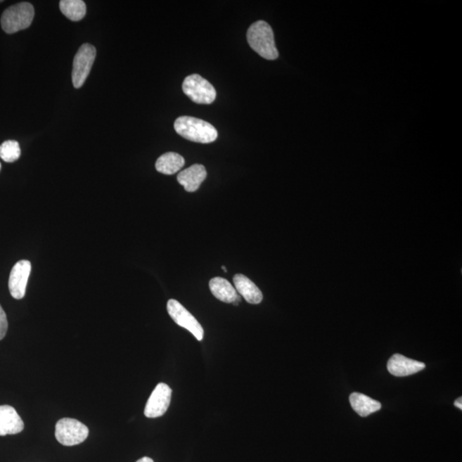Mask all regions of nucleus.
I'll return each mask as SVG.
<instances>
[{
  "label": "nucleus",
  "instance_id": "obj_1",
  "mask_svg": "<svg viewBox=\"0 0 462 462\" xmlns=\"http://www.w3.org/2000/svg\"><path fill=\"white\" fill-rule=\"evenodd\" d=\"M174 129L185 139L198 143H212L218 138V130L208 122L199 118L184 116L177 118Z\"/></svg>",
  "mask_w": 462,
  "mask_h": 462
},
{
  "label": "nucleus",
  "instance_id": "obj_2",
  "mask_svg": "<svg viewBox=\"0 0 462 462\" xmlns=\"http://www.w3.org/2000/svg\"><path fill=\"white\" fill-rule=\"evenodd\" d=\"M247 38L248 44L257 53L267 60H275L278 58L274 30L267 22L258 21L250 27Z\"/></svg>",
  "mask_w": 462,
  "mask_h": 462
},
{
  "label": "nucleus",
  "instance_id": "obj_3",
  "mask_svg": "<svg viewBox=\"0 0 462 462\" xmlns=\"http://www.w3.org/2000/svg\"><path fill=\"white\" fill-rule=\"evenodd\" d=\"M34 18V8L32 4L29 2L15 4L4 11L1 27L6 33L15 34L30 27Z\"/></svg>",
  "mask_w": 462,
  "mask_h": 462
},
{
  "label": "nucleus",
  "instance_id": "obj_4",
  "mask_svg": "<svg viewBox=\"0 0 462 462\" xmlns=\"http://www.w3.org/2000/svg\"><path fill=\"white\" fill-rule=\"evenodd\" d=\"M89 430L75 418H64L58 421L55 428V437L58 443L65 446L78 445L88 438Z\"/></svg>",
  "mask_w": 462,
  "mask_h": 462
},
{
  "label": "nucleus",
  "instance_id": "obj_5",
  "mask_svg": "<svg viewBox=\"0 0 462 462\" xmlns=\"http://www.w3.org/2000/svg\"><path fill=\"white\" fill-rule=\"evenodd\" d=\"M183 90L196 104L210 105L216 100L217 92L214 86L198 74H193L185 78Z\"/></svg>",
  "mask_w": 462,
  "mask_h": 462
},
{
  "label": "nucleus",
  "instance_id": "obj_6",
  "mask_svg": "<svg viewBox=\"0 0 462 462\" xmlns=\"http://www.w3.org/2000/svg\"><path fill=\"white\" fill-rule=\"evenodd\" d=\"M96 58V49L93 45L85 43L79 49L74 58L72 75H71L75 88L80 89L84 84Z\"/></svg>",
  "mask_w": 462,
  "mask_h": 462
},
{
  "label": "nucleus",
  "instance_id": "obj_7",
  "mask_svg": "<svg viewBox=\"0 0 462 462\" xmlns=\"http://www.w3.org/2000/svg\"><path fill=\"white\" fill-rule=\"evenodd\" d=\"M167 311L174 322L184 328L195 335L198 341L204 338V330L200 323L179 302L176 300H169Z\"/></svg>",
  "mask_w": 462,
  "mask_h": 462
},
{
  "label": "nucleus",
  "instance_id": "obj_8",
  "mask_svg": "<svg viewBox=\"0 0 462 462\" xmlns=\"http://www.w3.org/2000/svg\"><path fill=\"white\" fill-rule=\"evenodd\" d=\"M172 390L167 385L160 383L153 390L144 410L148 418L163 416L171 404Z\"/></svg>",
  "mask_w": 462,
  "mask_h": 462
},
{
  "label": "nucleus",
  "instance_id": "obj_9",
  "mask_svg": "<svg viewBox=\"0 0 462 462\" xmlns=\"http://www.w3.org/2000/svg\"><path fill=\"white\" fill-rule=\"evenodd\" d=\"M31 268L32 267L29 260L23 259L15 263L11 270L9 278V290L14 299L21 300L25 297Z\"/></svg>",
  "mask_w": 462,
  "mask_h": 462
},
{
  "label": "nucleus",
  "instance_id": "obj_10",
  "mask_svg": "<svg viewBox=\"0 0 462 462\" xmlns=\"http://www.w3.org/2000/svg\"><path fill=\"white\" fill-rule=\"evenodd\" d=\"M425 367L423 362L414 361L399 354H394L387 364L389 373L396 377L410 376L421 372Z\"/></svg>",
  "mask_w": 462,
  "mask_h": 462
},
{
  "label": "nucleus",
  "instance_id": "obj_11",
  "mask_svg": "<svg viewBox=\"0 0 462 462\" xmlns=\"http://www.w3.org/2000/svg\"><path fill=\"white\" fill-rule=\"evenodd\" d=\"M23 429L25 423L13 406H0V436L15 435Z\"/></svg>",
  "mask_w": 462,
  "mask_h": 462
},
{
  "label": "nucleus",
  "instance_id": "obj_12",
  "mask_svg": "<svg viewBox=\"0 0 462 462\" xmlns=\"http://www.w3.org/2000/svg\"><path fill=\"white\" fill-rule=\"evenodd\" d=\"M207 171L203 165H193L185 169L177 176V181L188 192L198 191L201 184L207 179Z\"/></svg>",
  "mask_w": 462,
  "mask_h": 462
},
{
  "label": "nucleus",
  "instance_id": "obj_13",
  "mask_svg": "<svg viewBox=\"0 0 462 462\" xmlns=\"http://www.w3.org/2000/svg\"><path fill=\"white\" fill-rule=\"evenodd\" d=\"M209 288L213 295L219 301L225 303L238 304L240 296L228 280L223 278H214L209 283Z\"/></svg>",
  "mask_w": 462,
  "mask_h": 462
},
{
  "label": "nucleus",
  "instance_id": "obj_14",
  "mask_svg": "<svg viewBox=\"0 0 462 462\" xmlns=\"http://www.w3.org/2000/svg\"><path fill=\"white\" fill-rule=\"evenodd\" d=\"M235 289L238 293L250 304H259L262 302V291L250 278L243 274H236L233 278Z\"/></svg>",
  "mask_w": 462,
  "mask_h": 462
},
{
  "label": "nucleus",
  "instance_id": "obj_15",
  "mask_svg": "<svg viewBox=\"0 0 462 462\" xmlns=\"http://www.w3.org/2000/svg\"><path fill=\"white\" fill-rule=\"evenodd\" d=\"M351 406L359 416L366 417L381 409L380 402L361 393H352L349 397Z\"/></svg>",
  "mask_w": 462,
  "mask_h": 462
},
{
  "label": "nucleus",
  "instance_id": "obj_16",
  "mask_svg": "<svg viewBox=\"0 0 462 462\" xmlns=\"http://www.w3.org/2000/svg\"><path fill=\"white\" fill-rule=\"evenodd\" d=\"M185 165L183 156L176 153H167L157 160L155 167L158 172L165 175H173L180 171Z\"/></svg>",
  "mask_w": 462,
  "mask_h": 462
},
{
  "label": "nucleus",
  "instance_id": "obj_17",
  "mask_svg": "<svg viewBox=\"0 0 462 462\" xmlns=\"http://www.w3.org/2000/svg\"><path fill=\"white\" fill-rule=\"evenodd\" d=\"M59 8L67 18L73 22L80 21L86 13V6L82 0H61Z\"/></svg>",
  "mask_w": 462,
  "mask_h": 462
},
{
  "label": "nucleus",
  "instance_id": "obj_18",
  "mask_svg": "<svg viewBox=\"0 0 462 462\" xmlns=\"http://www.w3.org/2000/svg\"><path fill=\"white\" fill-rule=\"evenodd\" d=\"M21 156V148L17 141H6L0 145V158L6 163H13Z\"/></svg>",
  "mask_w": 462,
  "mask_h": 462
},
{
  "label": "nucleus",
  "instance_id": "obj_19",
  "mask_svg": "<svg viewBox=\"0 0 462 462\" xmlns=\"http://www.w3.org/2000/svg\"><path fill=\"white\" fill-rule=\"evenodd\" d=\"M8 330V321L5 311L0 305V340L6 337Z\"/></svg>",
  "mask_w": 462,
  "mask_h": 462
},
{
  "label": "nucleus",
  "instance_id": "obj_20",
  "mask_svg": "<svg viewBox=\"0 0 462 462\" xmlns=\"http://www.w3.org/2000/svg\"><path fill=\"white\" fill-rule=\"evenodd\" d=\"M462 398H458L457 400L455 402V406H457L458 409H460L461 410L462 409Z\"/></svg>",
  "mask_w": 462,
  "mask_h": 462
},
{
  "label": "nucleus",
  "instance_id": "obj_21",
  "mask_svg": "<svg viewBox=\"0 0 462 462\" xmlns=\"http://www.w3.org/2000/svg\"><path fill=\"white\" fill-rule=\"evenodd\" d=\"M136 462H154L151 458L149 457H142L140 460H138Z\"/></svg>",
  "mask_w": 462,
  "mask_h": 462
},
{
  "label": "nucleus",
  "instance_id": "obj_22",
  "mask_svg": "<svg viewBox=\"0 0 462 462\" xmlns=\"http://www.w3.org/2000/svg\"><path fill=\"white\" fill-rule=\"evenodd\" d=\"M222 269L224 271V272L227 271L226 267H222Z\"/></svg>",
  "mask_w": 462,
  "mask_h": 462
},
{
  "label": "nucleus",
  "instance_id": "obj_23",
  "mask_svg": "<svg viewBox=\"0 0 462 462\" xmlns=\"http://www.w3.org/2000/svg\"><path fill=\"white\" fill-rule=\"evenodd\" d=\"M1 168H2V165L1 163H0V172H1Z\"/></svg>",
  "mask_w": 462,
  "mask_h": 462
},
{
  "label": "nucleus",
  "instance_id": "obj_24",
  "mask_svg": "<svg viewBox=\"0 0 462 462\" xmlns=\"http://www.w3.org/2000/svg\"><path fill=\"white\" fill-rule=\"evenodd\" d=\"M1 2H2L1 0H0V3H1Z\"/></svg>",
  "mask_w": 462,
  "mask_h": 462
}]
</instances>
